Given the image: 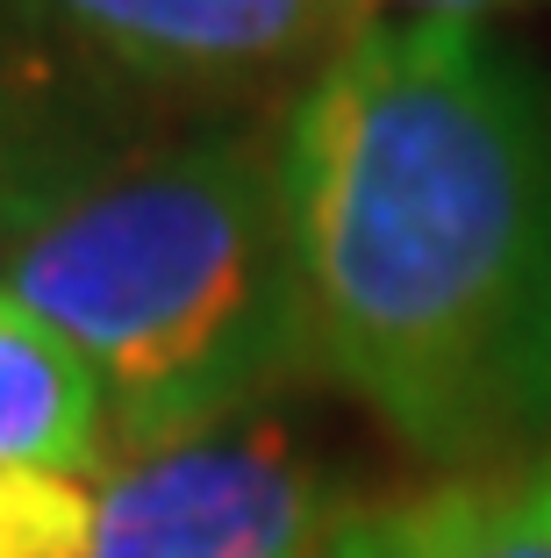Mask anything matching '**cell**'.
I'll list each match as a JSON object with an SVG mask.
<instances>
[{
    "mask_svg": "<svg viewBox=\"0 0 551 558\" xmlns=\"http://www.w3.org/2000/svg\"><path fill=\"white\" fill-rule=\"evenodd\" d=\"M100 180L80 122L58 108L44 72L0 65V236L15 244L50 208H65L80 186Z\"/></svg>",
    "mask_w": 551,
    "mask_h": 558,
    "instance_id": "cell-7",
    "label": "cell"
},
{
    "mask_svg": "<svg viewBox=\"0 0 551 558\" xmlns=\"http://www.w3.org/2000/svg\"><path fill=\"white\" fill-rule=\"evenodd\" d=\"M58 29L144 86H273L323 72L380 0H44Z\"/></svg>",
    "mask_w": 551,
    "mask_h": 558,
    "instance_id": "cell-4",
    "label": "cell"
},
{
    "mask_svg": "<svg viewBox=\"0 0 551 558\" xmlns=\"http://www.w3.org/2000/svg\"><path fill=\"white\" fill-rule=\"evenodd\" d=\"M0 294L94 359L122 459L223 429L315 365L273 130H215L100 172L8 244Z\"/></svg>",
    "mask_w": 551,
    "mask_h": 558,
    "instance_id": "cell-2",
    "label": "cell"
},
{
    "mask_svg": "<svg viewBox=\"0 0 551 558\" xmlns=\"http://www.w3.org/2000/svg\"><path fill=\"white\" fill-rule=\"evenodd\" d=\"M402 8H416V15H466V22H480L487 8H502V0H402Z\"/></svg>",
    "mask_w": 551,
    "mask_h": 558,
    "instance_id": "cell-9",
    "label": "cell"
},
{
    "mask_svg": "<svg viewBox=\"0 0 551 558\" xmlns=\"http://www.w3.org/2000/svg\"><path fill=\"white\" fill-rule=\"evenodd\" d=\"M108 444V387L72 337L0 294V465L80 473Z\"/></svg>",
    "mask_w": 551,
    "mask_h": 558,
    "instance_id": "cell-6",
    "label": "cell"
},
{
    "mask_svg": "<svg viewBox=\"0 0 551 558\" xmlns=\"http://www.w3.org/2000/svg\"><path fill=\"white\" fill-rule=\"evenodd\" d=\"M94 501L100 494H86L80 473L0 465V558H86Z\"/></svg>",
    "mask_w": 551,
    "mask_h": 558,
    "instance_id": "cell-8",
    "label": "cell"
},
{
    "mask_svg": "<svg viewBox=\"0 0 551 558\" xmlns=\"http://www.w3.org/2000/svg\"><path fill=\"white\" fill-rule=\"evenodd\" d=\"M309 359L430 465L551 437V100L466 15L373 22L287 130Z\"/></svg>",
    "mask_w": 551,
    "mask_h": 558,
    "instance_id": "cell-1",
    "label": "cell"
},
{
    "mask_svg": "<svg viewBox=\"0 0 551 558\" xmlns=\"http://www.w3.org/2000/svg\"><path fill=\"white\" fill-rule=\"evenodd\" d=\"M315 558H551V459L466 473L416 501L351 509Z\"/></svg>",
    "mask_w": 551,
    "mask_h": 558,
    "instance_id": "cell-5",
    "label": "cell"
},
{
    "mask_svg": "<svg viewBox=\"0 0 551 558\" xmlns=\"http://www.w3.org/2000/svg\"><path fill=\"white\" fill-rule=\"evenodd\" d=\"M323 480L273 423H223L122 459L94 501L86 558H315Z\"/></svg>",
    "mask_w": 551,
    "mask_h": 558,
    "instance_id": "cell-3",
    "label": "cell"
}]
</instances>
